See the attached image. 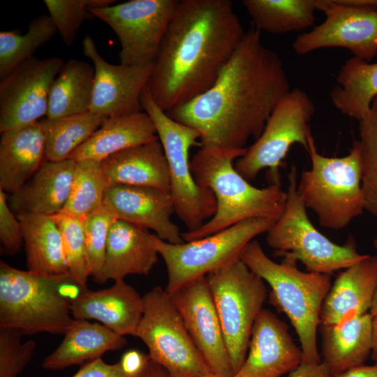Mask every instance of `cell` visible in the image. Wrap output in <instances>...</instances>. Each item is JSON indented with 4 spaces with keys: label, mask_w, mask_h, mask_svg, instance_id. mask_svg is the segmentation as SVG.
Listing matches in <instances>:
<instances>
[{
    "label": "cell",
    "mask_w": 377,
    "mask_h": 377,
    "mask_svg": "<svg viewBox=\"0 0 377 377\" xmlns=\"http://www.w3.org/2000/svg\"><path fill=\"white\" fill-rule=\"evenodd\" d=\"M283 61L246 31L214 84L188 103L166 112L195 129L202 147L244 149L258 139L274 108L290 91Z\"/></svg>",
    "instance_id": "1"
},
{
    "label": "cell",
    "mask_w": 377,
    "mask_h": 377,
    "mask_svg": "<svg viewBox=\"0 0 377 377\" xmlns=\"http://www.w3.org/2000/svg\"><path fill=\"white\" fill-rule=\"evenodd\" d=\"M245 31L230 0H179L147 86L165 112L208 90Z\"/></svg>",
    "instance_id": "2"
},
{
    "label": "cell",
    "mask_w": 377,
    "mask_h": 377,
    "mask_svg": "<svg viewBox=\"0 0 377 377\" xmlns=\"http://www.w3.org/2000/svg\"><path fill=\"white\" fill-rule=\"evenodd\" d=\"M246 148L202 147L191 160L195 182L212 191L216 209L214 215L200 228L182 232L184 242L205 237L251 219L276 221L282 214L287 193L282 190L280 183L258 188L235 170L234 161L245 154Z\"/></svg>",
    "instance_id": "3"
},
{
    "label": "cell",
    "mask_w": 377,
    "mask_h": 377,
    "mask_svg": "<svg viewBox=\"0 0 377 377\" xmlns=\"http://www.w3.org/2000/svg\"><path fill=\"white\" fill-rule=\"evenodd\" d=\"M281 263L270 259L257 240L248 243L240 259L271 287L270 303L284 313L301 344V366L316 367L322 363L318 351L317 330L320 323L323 302L332 286L330 274L304 272L295 260L288 256Z\"/></svg>",
    "instance_id": "4"
},
{
    "label": "cell",
    "mask_w": 377,
    "mask_h": 377,
    "mask_svg": "<svg viewBox=\"0 0 377 377\" xmlns=\"http://www.w3.org/2000/svg\"><path fill=\"white\" fill-rule=\"evenodd\" d=\"M69 274L48 275L0 262V327L24 334H64L74 324L72 302L84 290Z\"/></svg>",
    "instance_id": "5"
},
{
    "label": "cell",
    "mask_w": 377,
    "mask_h": 377,
    "mask_svg": "<svg viewBox=\"0 0 377 377\" xmlns=\"http://www.w3.org/2000/svg\"><path fill=\"white\" fill-rule=\"evenodd\" d=\"M308 144L311 168L302 172L297 192L321 226L344 228L364 210L361 143L354 140L348 154L342 157L321 155L311 133Z\"/></svg>",
    "instance_id": "6"
},
{
    "label": "cell",
    "mask_w": 377,
    "mask_h": 377,
    "mask_svg": "<svg viewBox=\"0 0 377 377\" xmlns=\"http://www.w3.org/2000/svg\"><path fill=\"white\" fill-rule=\"evenodd\" d=\"M140 103L154 125L168 161L175 212L187 232L195 231L214 215L216 209L213 193L197 184L191 169L189 150L196 145L200 134L195 129L174 120L160 108L147 85L142 92Z\"/></svg>",
    "instance_id": "7"
},
{
    "label": "cell",
    "mask_w": 377,
    "mask_h": 377,
    "mask_svg": "<svg viewBox=\"0 0 377 377\" xmlns=\"http://www.w3.org/2000/svg\"><path fill=\"white\" fill-rule=\"evenodd\" d=\"M284 210L267 232L266 241L277 254L302 262L309 272L331 274L364 258L350 237L339 245L318 231L311 222L306 207L297 192V168L288 174Z\"/></svg>",
    "instance_id": "8"
},
{
    "label": "cell",
    "mask_w": 377,
    "mask_h": 377,
    "mask_svg": "<svg viewBox=\"0 0 377 377\" xmlns=\"http://www.w3.org/2000/svg\"><path fill=\"white\" fill-rule=\"evenodd\" d=\"M205 277L235 374L246 358L255 321L267 297V286L240 258Z\"/></svg>",
    "instance_id": "9"
},
{
    "label": "cell",
    "mask_w": 377,
    "mask_h": 377,
    "mask_svg": "<svg viewBox=\"0 0 377 377\" xmlns=\"http://www.w3.org/2000/svg\"><path fill=\"white\" fill-rule=\"evenodd\" d=\"M276 221L251 219L205 237L171 244L152 235L156 251L167 268L165 290L171 293L188 282L239 258L246 245L267 232Z\"/></svg>",
    "instance_id": "10"
},
{
    "label": "cell",
    "mask_w": 377,
    "mask_h": 377,
    "mask_svg": "<svg viewBox=\"0 0 377 377\" xmlns=\"http://www.w3.org/2000/svg\"><path fill=\"white\" fill-rule=\"evenodd\" d=\"M142 297L144 310L135 337L147 346L150 360L170 377L211 374L165 289L156 286Z\"/></svg>",
    "instance_id": "11"
},
{
    "label": "cell",
    "mask_w": 377,
    "mask_h": 377,
    "mask_svg": "<svg viewBox=\"0 0 377 377\" xmlns=\"http://www.w3.org/2000/svg\"><path fill=\"white\" fill-rule=\"evenodd\" d=\"M316 108L310 96L294 88L277 103L260 137L237 158L235 170L249 182L269 169L271 184L280 183V167L290 147L300 144L309 150L310 121Z\"/></svg>",
    "instance_id": "12"
},
{
    "label": "cell",
    "mask_w": 377,
    "mask_h": 377,
    "mask_svg": "<svg viewBox=\"0 0 377 377\" xmlns=\"http://www.w3.org/2000/svg\"><path fill=\"white\" fill-rule=\"evenodd\" d=\"M179 0H131L89 12L106 23L121 45L120 64L153 63Z\"/></svg>",
    "instance_id": "13"
},
{
    "label": "cell",
    "mask_w": 377,
    "mask_h": 377,
    "mask_svg": "<svg viewBox=\"0 0 377 377\" xmlns=\"http://www.w3.org/2000/svg\"><path fill=\"white\" fill-rule=\"evenodd\" d=\"M316 8L325 13V20L297 36L292 45L297 54L339 47L367 62L377 55V10L343 5L335 0H316Z\"/></svg>",
    "instance_id": "14"
},
{
    "label": "cell",
    "mask_w": 377,
    "mask_h": 377,
    "mask_svg": "<svg viewBox=\"0 0 377 377\" xmlns=\"http://www.w3.org/2000/svg\"><path fill=\"white\" fill-rule=\"evenodd\" d=\"M64 64L59 57H33L1 79V133L46 117L50 89Z\"/></svg>",
    "instance_id": "15"
},
{
    "label": "cell",
    "mask_w": 377,
    "mask_h": 377,
    "mask_svg": "<svg viewBox=\"0 0 377 377\" xmlns=\"http://www.w3.org/2000/svg\"><path fill=\"white\" fill-rule=\"evenodd\" d=\"M169 295L212 373L232 377L234 371L206 277L193 279Z\"/></svg>",
    "instance_id": "16"
},
{
    "label": "cell",
    "mask_w": 377,
    "mask_h": 377,
    "mask_svg": "<svg viewBox=\"0 0 377 377\" xmlns=\"http://www.w3.org/2000/svg\"><path fill=\"white\" fill-rule=\"evenodd\" d=\"M82 47L95 69L89 111L107 117L141 112L140 96L148 84L153 63L135 66L110 64L99 54L90 36L84 38Z\"/></svg>",
    "instance_id": "17"
},
{
    "label": "cell",
    "mask_w": 377,
    "mask_h": 377,
    "mask_svg": "<svg viewBox=\"0 0 377 377\" xmlns=\"http://www.w3.org/2000/svg\"><path fill=\"white\" fill-rule=\"evenodd\" d=\"M302 360V350L288 325L263 309L255 321L246 358L232 377H281L297 369Z\"/></svg>",
    "instance_id": "18"
},
{
    "label": "cell",
    "mask_w": 377,
    "mask_h": 377,
    "mask_svg": "<svg viewBox=\"0 0 377 377\" xmlns=\"http://www.w3.org/2000/svg\"><path fill=\"white\" fill-rule=\"evenodd\" d=\"M104 202L118 219L154 230L171 244L184 242L178 226L171 220L175 206L170 191L147 186L113 184L106 188Z\"/></svg>",
    "instance_id": "19"
},
{
    "label": "cell",
    "mask_w": 377,
    "mask_h": 377,
    "mask_svg": "<svg viewBox=\"0 0 377 377\" xmlns=\"http://www.w3.org/2000/svg\"><path fill=\"white\" fill-rule=\"evenodd\" d=\"M143 310V297L124 279L108 288L84 290L71 306L75 319L98 320L121 336L135 337Z\"/></svg>",
    "instance_id": "20"
},
{
    "label": "cell",
    "mask_w": 377,
    "mask_h": 377,
    "mask_svg": "<svg viewBox=\"0 0 377 377\" xmlns=\"http://www.w3.org/2000/svg\"><path fill=\"white\" fill-rule=\"evenodd\" d=\"M75 161L45 160L31 177L10 194L8 205L15 215L61 212L70 195Z\"/></svg>",
    "instance_id": "21"
},
{
    "label": "cell",
    "mask_w": 377,
    "mask_h": 377,
    "mask_svg": "<svg viewBox=\"0 0 377 377\" xmlns=\"http://www.w3.org/2000/svg\"><path fill=\"white\" fill-rule=\"evenodd\" d=\"M377 285V256H367L337 277L320 312L322 325L369 313Z\"/></svg>",
    "instance_id": "22"
},
{
    "label": "cell",
    "mask_w": 377,
    "mask_h": 377,
    "mask_svg": "<svg viewBox=\"0 0 377 377\" xmlns=\"http://www.w3.org/2000/svg\"><path fill=\"white\" fill-rule=\"evenodd\" d=\"M158 256L152 234L117 219L109 232L98 283L122 280L130 274L148 275L156 264Z\"/></svg>",
    "instance_id": "23"
},
{
    "label": "cell",
    "mask_w": 377,
    "mask_h": 377,
    "mask_svg": "<svg viewBox=\"0 0 377 377\" xmlns=\"http://www.w3.org/2000/svg\"><path fill=\"white\" fill-rule=\"evenodd\" d=\"M100 164L107 187L123 184L170 191L168 161L158 139L113 154Z\"/></svg>",
    "instance_id": "24"
},
{
    "label": "cell",
    "mask_w": 377,
    "mask_h": 377,
    "mask_svg": "<svg viewBox=\"0 0 377 377\" xmlns=\"http://www.w3.org/2000/svg\"><path fill=\"white\" fill-rule=\"evenodd\" d=\"M45 160V134L40 120L1 133L0 189L14 193Z\"/></svg>",
    "instance_id": "25"
},
{
    "label": "cell",
    "mask_w": 377,
    "mask_h": 377,
    "mask_svg": "<svg viewBox=\"0 0 377 377\" xmlns=\"http://www.w3.org/2000/svg\"><path fill=\"white\" fill-rule=\"evenodd\" d=\"M372 319L369 312L322 325V362L330 376L363 364L369 357L372 349Z\"/></svg>",
    "instance_id": "26"
},
{
    "label": "cell",
    "mask_w": 377,
    "mask_h": 377,
    "mask_svg": "<svg viewBox=\"0 0 377 377\" xmlns=\"http://www.w3.org/2000/svg\"><path fill=\"white\" fill-rule=\"evenodd\" d=\"M157 139L154 125L145 112L108 117L69 158L101 162L113 154Z\"/></svg>",
    "instance_id": "27"
},
{
    "label": "cell",
    "mask_w": 377,
    "mask_h": 377,
    "mask_svg": "<svg viewBox=\"0 0 377 377\" xmlns=\"http://www.w3.org/2000/svg\"><path fill=\"white\" fill-rule=\"evenodd\" d=\"M126 343L124 336L103 325L75 319L59 346L45 358L43 367L59 370L88 362L101 358L108 351L119 350Z\"/></svg>",
    "instance_id": "28"
},
{
    "label": "cell",
    "mask_w": 377,
    "mask_h": 377,
    "mask_svg": "<svg viewBox=\"0 0 377 377\" xmlns=\"http://www.w3.org/2000/svg\"><path fill=\"white\" fill-rule=\"evenodd\" d=\"M16 216L22 227L27 270L48 275L68 274L61 231L52 216Z\"/></svg>",
    "instance_id": "29"
},
{
    "label": "cell",
    "mask_w": 377,
    "mask_h": 377,
    "mask_svg": "<svg viewBox=\"0 0 377 377\" xmlns=\"http://www.w3.org/2000/svg\"><path fill=\"white\" fill-rule=\"evenodd\" d=\"M94 77L95 69L89 63L76 59L65 62L51 85L45 118L53 119L89 111Z\"/></svg>",
    "instance_id": "30"
},
{
    "label": "cell",
    "mask_w": 377,
    "mask_h": 377,
    "mask_svg": "<svg viewBox=\"0 0 377 377\" xmlns=\"http://www.w3.org/2000/svg\"><path fill=\"white\" fill-rule=\"evenodd\" d=\"M330 92L334 106L343 114L358 121L369 112L377 97V62L352 57L341 66Z\"/></svg>",
    "instance_id": "31"
},
{
    "label": "cell",
    "mask_w": 377,
    "mask_h": 377,
    "mask_svg": "<svg viewBox=\"0 0 377 377\" xmlns=\"http://www.w3.org/2000/svg\"><path fill=\"white\" fill-rule=\"evenodd\" d=\"M242 3L260 32L300 31L316 21V0H244Z\"/></svg>",
    "instance_id": "32"
},
{
    "label": "cell",
    "mask_w": 377,
    "mask_h": 377,
    "mask_svg": "<svg viewBox=\"0 0 377 377\" xmlns=\"http://www.w3.org/2000/svg\"><path fill=\"white\" fill-rule=\"evenodd\" d=\"M108 117L90 111L50 119H40L45 134V158L61 161L84 143Z\"/></svg>",
    "instance_id": "33"
},
{
    "label": "cell",
    "mask_w": 377,
    "mask_h": 377,
    "mask_svg": "<svg viewBox=\"0 0 377 377\" xmlns=\"http://www.w3.org/2000/svg\"><path fill=\"white\" fill-rule=\"evenodd\" d=\"M57 32L49 14L32 20L25 34L15 30L1 31L0 78H3L18 65L32 58L36 50Z\"/></svg>",
    "instance_id": "34"
},
{
    "label": "cell",
    "mask_w": 377,
    "mask_h": 377,
    "mask_svg": "<svg viewBox=\"0 0 377 377\" xmlns=\"http://www.w3.org/2000/svg\"><path fill=\"white\" fill-rule=\"evenodd\" d=\"M106 188L99 161H76L70 195L61 212L86 219L103 205Z\"/></svg>",
    "instance_id": "35"
},
{
    "label": "cell",
    "mask_w": 377,
    "mask_h": 377,
    "mask_svg": "<svg viewBox=\"0 0 377 377\" xmlns=\"http://www.w3.org/2000/svg\"><path fill=\"white\" fill-rule=\"evenodd\" d=\"M359 124L364 209L377 217V97Z\"/></svg>",
    "instance_id": "36"
},
{
    "label": "cell",
    "mask_w": 377,
    "mask_h": 377,
    "mask_svg": "<svg viewBox=\"0 0 377 377\" xmlns=\"http://www.w3.org/2000/svg\"><path fill=\"white\" fill-rule=\"evenodd\" d=\"M52 217L61 231L68 274L79 285L87 288V282L90 274L84 232L85 219L63 212Z\"/></svg>",
    "instance_id": "37"
},
{
    "label": "cell",
    "mask_w": 377,
    "mask_h": 377,
    "mask_svg": "<svg viewBox=\"0 0 377 377\" xmlns=\"http://www.w3.org/2000/svg\"><path fill=\"white\" fill-rule=\"evenodd\" d=\"M43 2L63 42L67 46H71L74 43L82 22L94 17L89 10L111 6L115 1L45 0Z\"/></svg>",
    "instance_id": "38"
},
{
    "label": "cell",
    "mask_w": 377,
    "mask_h": 377,
    "mask_svg": "<svg viewBox=\"0 0 377 377\" xmlns=\"http://www.w3.org/2000/svg\"><path fill=\"white\" fill-rule=\"evenodd\" d=\"M118 219L105 202L84 221V232L89 274L98 283L103 267L108 238L112 225Z\"/></svg>",
    "instance_id": "39"
},
{
    "label": "cell",
    "mask_w": 377,
    "mask_h": 377,
    "mask_svg": "<svg viewBox=\"0 0 377 377\" xmlns=\"http://www.w3.org/2000/svg\"><path fill=\"white\" fill-rule=\"evenodd\" d=\"M24 334L16 329L0 327V377H17L31 361L36 344L21 342Z\"/></svg>",
    "instance_id": "40"
},
{
    "label": "cell",
    "mask_w": 377,
    "mask_h": 377,
    "mask_svg": "<svg viewBox=\"0 0 377 377\" xmlns=\"http://www.w3.org/2000/svg\"><path fill=\"white\" fill-rule=\"evenodd\" d=\"M0 242L3 252L7 256L20 253L24 247L21 222L10 209L6 193L0 189Z\"/></svg>",
    "instance_id": "41"
},
{
    "label": "cell",
    "mask_w": 377,
    "mask_h": 377,
    "mask_svg": "<svg viewBox=\"0 0 377 377\" xmlns=\"http://www.w3.org/2000/svg\"><path fill=\"white\" fill-rule=\"evenodd\" d=\"M72 377H134L124 371L119 361L107 364L101 357L85 363Z\"/></svg>",
    "instance_id": "42"
},
{
    "label": "cell",
    "mask_w": 377,
    "mask_h": 377,
    "mask_svg": "<svg viewBox=\"0 0 377 377\" xmlns=\"http://www.w3.org/2000/svg\"><path fill=\"white\" fill-rule=\"evenodd\" d=\"M149 361V355L133 349L124 353L119 360L124 371L134 377L141 375Z\"/></svg>",
    "instance_id": "43"
},
{
    "label": "cell",
    "mask_w": 377,
    "mask_h": 377,
    "mask_svg": "<svg viewBox=\"0 0 377 377\" xmlns=\"http://www.w3.org/2000/svg\"><path fill=\"white\" fill-rule=\"evenodd\" d=\"M330 377H377V364H360Z\"/></svg>",
    "instance_id": "44"
},
{
    "label": "cell",
    "mask_w": 377,
    "mask_h": 377,
    "mask_svg": "<svg viewBox=\"0 0 377 377\" xmlns=\"http://www.w3.org/2000/svg\"><path fill=\"white\" fill-rule=\"evenodd\" d=\"M139 377H170V376L163 367L150 360Z\"/></svg>",
    "instance_id": "45"
},
{
    "label": "cell",
    "mask_w": 377,
    "mask_h": 377,
    "mask_svg": "<svg viewBox=\"0 0 377 377\" xmlns=\"http://www.w3.org/2000/svg\"><path fill=\"white\" fill-rule=\"evenodd\" d=\"M340 4L377 10V0H335Z\"/></svg>",
    "instance_id": "46"
},
{
    "label": "cell",
    "mask_w": 377,
    "mask_h": 377,
    "mask_svg": "<svg viewBox=\"0 0 377 377\" xmlns=\"http://www.w3.org/2000/svg\"><path fill=\"white\" fill-rule=\"evenodd\" d=\"M372 359L377 364V315L373 316L372 319Z\"/></svg>",
    "instance_id": "47"
},
{
    "label": "cell",
    "mask_w": 377,
    "mask_h": 377,
    "mask_svg": "<svg viewBox=\"0 0 377 377\" xmlns=\"http://www.w3.org/2000/svg\"><path fill=\"white\" fill-rule=\"evenodd\" d=\"M374 246L376 249V252H377V238H376L374 241ZM369 313H371L372 316H375L377 315V285H376V288L375 293L374 295L372 304H371Z\"/></svg>",
    "instance_id": "48"
},
{
    "label": "cell",
    "mask_w": 377,
    "mask_h": 377,
    "mask_svg": "<svg viewBox=\"0 0 377 377\" xmlns=\"http://www.w3.org/2000/svg\"><path fill=\"white\" fill-rule=\"evenodd\" d=\"M200 377H220L216 374H214L212 373L209 374H207V375H205V376H200Z\"/></svg>",
    "instance_id": "49"
},
{
    "label": "cell",
    "mask_w": 377,
    "mask_h": 377,
    "mask_svg": "<svg viewBox=\"0 0 377 377\" xmlns=\"http://www.w3.org/2000/svg\"><path fill=\"white\" fill-rule=\"evenodd\" d=\"M288 377H301V376L297 374H295V375L288 376Z\"/></svg>",
    "instance_id": "50"
}]
</instances>
